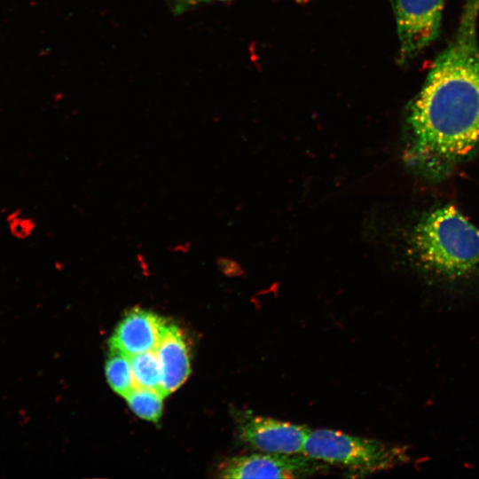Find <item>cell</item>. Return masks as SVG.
<instances>
[{"mask_svg": "<svg viewBox=\"0 0 479 479\" xmlns=\"http://www.w3.org/2000/svg\"><path fill=\"white\" fill-rule=\"evenodd\" d=\"M478 16L479 0H465L453 40L411 104L410 129L425 153L454 160L479 144Z\"/></svg>", "mask_w": 479, "mask_h": 479, "instance_id": "1", "label": "cell"}, {"mask_svg": "<svg viewBox=\"0 0 479 479\" xmlns=\"http://www.w3.org/2000/svg\"><path fill=\"white\" fill-rule=\"evenodd\" d=\"M411 247L417 263L438 276L459 278L479 268V230L452 205L422 218Z\"/></svg>", "mask_w": 479, "mask_h": 479, "instance_id": "2", "label": "cell"}, {"mask_svg": "<svg viewBox=\"0 0 479 479\" xmlns=\"http://www.w3.org/2000/svg\"><path fill=\"white\" fill-rule=\"evenodd\" d=\"M302 454L366 475L407 462V450L376 439L319 428L310 431Z\"/></svg>", "mask_w": 479, "mask_h": 479, "instance_id": "3", "label": "cell"}, {"mask_svg": "<svg viewBox=\"0 0 479 479\" xmlns=\"http://www.w3.org/2000/svg\"><path fill=\"white\" fill-rule=\"evenodd\" d=\"M444 0H392L400 46V59L407 61L436 40Z\"/></svg>", "mask_w": 479, "mask_h": 479, "instance_id": "4", "label": "cell"}, {"mask_svg": "<svg viewBox=\"0 0 479 479\" xmlns=\"http://www.w3.org/2000/svg\"><path fill=\"white\" fill-rule=\"evenodd\" d=\"M322 461L300 454L261 452L233 457L220 467L223 478H301L326 469Z\"/></svg>", "mask_w": 479, "mask_h": 479, "instance_id": "5", "label": "cell"}, {"mask_svg": "<svg viewBox=\"0 0 479 479\" xmlns=\"http://www.w3.org/2000/svg\"><path fill=\"white\" fill-rule=\"evenodd\" d=\"M238 436L261 452L302 453L309 428L270 417L243 412L238 419Z\"/></svg>", "mask_w": 479, "mask_h": 479, "instance_id": "6", "label": "cell"}, {"mask_svg": "<svg viewBox=\"0 0 479 479\" xmlns=\"http://www.w3.org/2000/svg\"><path fill=\"white\" fill-rule=\"evenodd\" d=\"M169 323L157 314L140 308L130 310L110 339V348L129 357L156 349Z\"/></svg>", "mask_w": 479, "mask_h": 479, "instance_id": "7", "label": "cell"}, {"mask_svg": "<svg viewBox=\"0 0 479 479\" xmlns=\"http://www.w3.org/2000/svg\"><path fill=\"white\" fill-rule=\"evenodd\" d=\"M161 369V393L165 397L178 389L191 373L189 349L182 331L168 324L156 349Z\"/></svg>", "mask_w": 479, "mask_h": 479, "instance_id": "8", "label": "cell"}, {"mask_svg": "<svg viewBox=\"0 0 479 479\" xmlns=\"http://www.w3.org/2000/svg\"><path fill=\"white\" fill-rule=\"evenodd\" d=\"M130 359L135 387L161 393V369L155 349L132 355Z\"/></svg>", "mask_w": 479, "mask_h": 479, "instance_id": "9", "label": "cell"}, {"mask_svg": "<svg viewBox=\"0 0 479 479\" xmlns=\"http://www.w3.org/2000/svg\"><path fill=\"white\" fill-rule=\"evenodd\" d=\"M106 375L111 388L123 397L135 388L130 357L116 349L110 348Z\"/></svg>", "mask_w": 479, "mask_h": 479, "instance_id": "10", "label": "cell"}, {"mask_svg": "<svg viewBox=\"0 0 479 479\" xmlns=\"http://www.w3.org/2000/svg\"><path fill=\"white\" fill-rule=\"evenodd\" d=\"M125 398L138 417L153 422L161 418L164 397L157 390L135 387Z\"/></svg>", "mask_w": 479, "mask_h": 479, "instance_id": "11", "label": "cell"}, {"mask_svg": "<svg viewBox=\"0 0 479 479\" xmlns=\"http://www.w3.org/2000/svg\"><path fill=\"white\" fill-rule=\"evenodd\" d=\"M10 229L13 235L18 238H24L30 234L33 230V223L30 219L21 217H12Z\"/></svg>", "mask_w": 479, "mask_h": 479, "instance_id": "12", "label": "cell"}, {"mask_svg": "<svg viewBox=\"0 0 479 479\" xmlns=\"http://www.w3.org/2000/svg\"><path fill=\"white\" fill-rule=\"evenodd\" d=\"M208 1H211V0H173L175 4V11H181L182 9L189 5H193L200 2H208Z\"/></svg>", "mask_w": 479, "mask_h": 479, "instance_id": "13", "label": "cell"}]
</instances>
